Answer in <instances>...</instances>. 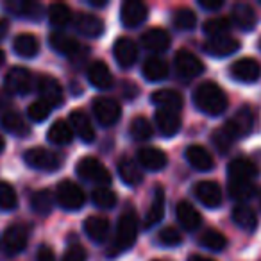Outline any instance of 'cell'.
Instances as JSON below:
<instances>
[{"label":"cell","instance_id":"cell-2","mask_svg":"<svg viewBox=\"0 0 261 261\" xmlns=\"http://www.w3.org/2000/svg\"><path fill=\"white\" fill-rule=\"evenodd\" d=\"M136 236H138V218H136L135 211H125L116 224L115 243L109 250V256H116V254L130 249L133 243L136 242Z\"/></svg>","mask_w":261,"mask_h":261},{"label":"cell","instance_id":"cell-27","mask_svg":"<svg viewBox=\"0 0 261 261\" xmlns=\"http://www.w3.org/2000/svg\"><path fill=\"white\" fill-rule=\"evenodd\" d=\"M75 27L81 34H84L88 38H98L104 33V22L98 16L88 15V13H83V15L77 16Z\"/></svg>","mask_w":261,"mask_h":261},{"label":"cell","instance_id":"cell-43","mask_svg":"<svg viewBox=\"0 0 261 261\" xmlns=\"http://www.w3.org/2000/svg\"><path fill=\"white\" fill-rule=\"evenodd\" d=\"M204 33L213 40V38H222L227 36L229 29H231V22L227 18H211L204 23Z\"/></svg>","mask_w":261,"mask_h":261},{"label":"cell","instance_id":"cell-42","mask_svg":"<svg viewBox=\"0 0 261 261\" xmlns=\"http://www.w3.org/2000/svg\"><path fill=\"white\" fill-rule=\"evenodd\" d=\"M256 188H254L252 181H231L229 179V195L234 200H249L254 195Z\"/></svg>","mask_w":261,"mask_h":261},{"label":"cell","instance_id":"cell-56","mask_svg":"<svg viewBox=\"0 0 261 261\" xmlns=\"http://www.w3.org/2000/svg\"><path fill=\"white\" fill-rule=\"evenodd\" d=\"M4 59H6V54H4V50H2V48H0V65H2V63H4Z\"/></svg>","mask_w":261,"mask_h":261},{"label":"cell","instance_id":"cell-19","mask_svg":"<svg viewBox=\"0 0 261 261\" xmlns=\"http://www.w3.org/2000/svg\"><path fill=\"white\" fill-rule=\"evenodd\" d=\"M154 120H156V127L160 130V135L165 136V138L175 136L179 133V129H181V116L177 113L160 109L154 115Z\"/></svg>","mask_w":261,"mask_h":261},{"label":"cell","instance_id":"cell-13","mask_svg":"<svg viewBox=\"0 0 261 261\" xmlns=\"http://www.w3.org/2000/svg\"><path fill=\"white\" fill-rule=\"evenodd\" d=\"M38 91L41 95V100H45L47 104L54 106H61L63 104V88L59 84L58 79L50 75H41L38 79Z\"/></svg>","mask_w":261,"mask_h":261},{"label":"cell","instance_id":"cell-46","mask_svg":"<svg viewBox=\"0 0 261 261\" xmlns=\"http://www.w3.org/2000/svg\"><path fill=\"white\" fill-rule=\"evenodd\" d=\"M91 199H93V204L97 207H102V210H111L116 204V195L115 192H111L106 186H100V188H95L93 193H91Z\"/></svg>","mask_w":261,"mask_h":261},{"label":"cell","instance_id":"cell-29","mask_svg":"<svg viewBox=\"0 0 261 261\" xmlns=\"http://www.w3.org/2000/svg\"><path fill=\"white\" fill-rule=\"evenodd\" d=\"M163 215H165V190L161 186H158L156 192H154L152 204H150L149 211L145 215V220H143V227L149 229L152 225H156L163 218Z\"/></svg>","mask_w":261,"mask_h":261},{"label":"cell","instance_id":"cell-22","mask_svg":"<svg viewBox=\"0 0 261 261\" xmlns=\"http://www.w3.org/2000/svg\"><path fill=\"white\" fill-rule=\"evenodd\" d=\"M240 48V41L234 40L231 36H222V38H213L204 45V50L207 54L215 56V58H225V56L234 54Z\"/></svg>","mask_w":261,"mask_h":261},{"label":"cell","instance_id":"cell-35","mask_svg":"<svg viewBox=\"0 0 261 261\" xmlns=\"http://www.w3.org/2000/svg\"><path fill=\"white\" fill-rule=\"evenodd\" d=\"M13 47H15V52L18 56H22V58H34V56L40 52V43H38V40L33 36V34H18V36L15 38V43H13Z\"/></svg>","mask_w":261,"mask_h":261},{"label":"cell","instance_id":"cell-40","mask_svg":"<svg viewBox=\"0 0 261 261\" xmlns=\"http://www.w3.org/2000/svg\"><path fill=\"white\" fill-rule=\"evenodd\" d=\"M48 20H50L52 25L56 27H65L72 22V11L66 4L61 2H56L48 8Z\"/></svg>","mask_w":261,"mask_h":261},{"label":"cell","instance_id":"cell-36","mask_svg":"<svg viewBox=\"0 0 261 261\" xmlns=\"http://www.w3.org/2000/svg\"><path fill=\"white\" fill-rule=\"evenodd\" d=\"M2 127H4L8 133H13L16 136H25L29 135V127L23 122L22 115H18L16 111H8L2 115Z\"/></svg>","mask_w":261,"mask_h":261},{"label":"cell","instance_id":"cell-7","mask_svg":"<svg viewBox=\"0 0 261 261\" xmlns=\"http://www.w3.org/2000/svg\"><path fill=\"white\" fill-rule=\"evenodd\" d=\"M25 163L36 170H56L61 167V158L56 152H50L41 147H33L25 152Z\"/></svg>","mask_w":261,"mask_h":261},{"label":"cell","instance_id":"cell-48","mask_svg":"<svg viewBox=\"0 0 261 261\" xmlns=\"http://www.w3.org/2000/svg\"><path fill=\"white\" fill-rule=\"evenodd\" d=\"M50 109H52V106L40 98V100L33 102V104L29 106L27 115H29V118L34 120V122H43V120H47L48 115H50Z\"/></svg>","mask_w":261,"mask_h":261},{"label":"cell","instance_id":"cell-25","mask_svg":"<svg viewBox=\"0 0 261 261\" xmlns=\"http://www.w3.org/2000/svg\"><path fill=\"white\" fill-rule=\"evenodd\" d=\"M152 102L163 111L177 113L182 108V97L175 90H158L152 93Z\"/></svg>","mask_w":261,"mask_h":261},{"label":"cell","instance_id":"cell-21","mask_svg":"<svg viewBox=\"0 0 261 261\" xmlns=\"http://www.w3.org/2000/svg\"><path fill=\"white\" fill-rule=\"evenodd\" d=\"M138 163L147 170H161L167 167V154L156 147H143L138 150Z\"/></svg>","mask_w":261,"mask_h":261},{"label":"cell","instance_id":"cell-60","mask_svg":"<svg viewBox=\"0 0 261 261\" xmlns=\"http://www.w3.org/2000/svg\"><path fill=\"white\" fill-rule=\"evenodd\" d=\"M156 261H160V259H156Z\"/></svg>","mask_w":261,"mask_h":261},{"label":"cell","instance_id":"cell-14","mask_svg":"<svg viewBox=\"0 0 261 261\" xmlns=\"http://www.w3.org/2000/svg\"><path fill=\"white\" fill-rule=\"evenodd\" d=\"M195 197L204 204L206 207H218L222 204V190L215 181H200L193 188Z\"/></svg>","mask_w":261,"mask_h":261},{"label":"cell","instance_id":"cell-39","mask_svg":"<svg viewBox=\"0 0 261 261\" xmlns=\"http://www.w3.org/2000/svg\"><path fill=\"white\" fill-rule=\"evenodd\" d=\"M199 243L202 247H206V249L218 252V250H224L225 249V245H227V238H225V236L222 234L220 231L207 229V231H204L202 234L199 236Z\"/></svg>","mask_w":261,"mask_h":261},{"label":"cell","instance_id":"cell-31","mask_svg":"<svg viewBox=\"0 0 261 261\" xmlns=\"http://www.w3.org/2000/svg\"><path fill=\"white\" fill-rule=\"evenodd\" d=\"M118 175L125 185L129 186H136L143 181V174L142 168L136 161L129 160V158H123L118 163Z\"/></svg>","mask_w":261,"mask_h":261},{"label":"cell","instance_id":"cell-41","mask_svg":"<svg viewBox=\"0 0 261 261\" xmlns=\"http://www.w3.org/2000/svg\"><path fill=\"white\" fill-rule=\"evenodd\" d=\"M129 130H130V136H133L136 142H145L154 133L152 125H150V122L145 116H136V118H133V122H130V125H129Z\"/></svg>","mask_w":261,"mask_h":261},{"label":"cell","instance_id":"cell-16","mask_svg":"<svg viewBox=\"0 0 261 261\" xmlns=\"http://www.w3.org/2000/svg\"><path fill=\"white\" fill-rule=\"evenodd\" d=\"M227 172L231 181H252L259 174L256 163H252L247 158H236V160H232L227 167Z\"/></svg>","mask_w":261,"mask_h":261},{"label":"cell","instance_id":"cell-26","mask_svg":"<svg viewBox=\"0 0 261 261\" xmlns=\"http://www.w3.org/2000/svg\"><path fill=\"white\" fill-rule=\"evenodd\" d=\"M84 231L90 236L93 242L100 243L108 238L109 234V220L100 215H93V217H88L84 222Z\"/></svg>","mask_w":261,"mask_h":261},{"label":"cell","instance_id":"cell-34","mask_svg":"<svg viewBox=\"0 0 261 261\" xmlns=\"http://www.w3.org/2000/svg\"><path fill=\"white\" fill-rule=\"evenodd\" d=\"M232 222H234L240 229H243V231L252 232L254 229L257 227L256 213H254L249 206H243V204H240V206H236L234 210H232Z\"/></svg>","mask_w":261,"mask_h":261},{"label":"cell","instance_id":"cell-53","mask_svg":"<svg viewBox=\"0 0 261 261\" xmlns=\"http://www.w3.org/2000/svg\"><path fill=\"white\" fill-rule=\"evenodd\" d=\"M188 261H215V259H211V257H206V256H200V254H193V256H190Z\"/></svg>","mask_w":261,"mask_h":261},{"label":"cell","instance_id":"cell-10","mask_svg":"<svg viewBox=\"0 0 261 261\" xmlns=\"http://www.w3.org/2000/svg\"><path fill=\"white\" fill-rule=\"evenodd\" d=\"M29 227L25 224H13L4 232V249L8 254H18L27 247Z\"/></svg>","mask_w":261,"mask_h":261},{"label":"cell","instance_id":"cell-57","mask_svg":"<svg viewBox=\"0 0 261 261\" xmlns=\"http://www.w3.org/2000/svg\"><path fill=\"white\" fill-rule=\"evenodd\" d=\"M4 147H6L4 138H2V136H0V152H2V150H4Z\"/></svg>","mask_w":261,"mask_h":261},{"label":"cell","instance_id":"cell-32","mask_svg":"<svg viewBox=\"0 0 261 261\" xmlns=\"http://www.w3.org/2000/svg\"><path fill=\"white\" fill-rule=\"evenodd\" d=\"M47 138H48V142L56 143V145H66V143L72 142L73 130L68 122H65V120H56L50 125V129H48Z\"/></svg>","mask_w":261,"mask_h":261},{"label":"cell","instance_id":"cell-54","mask_svg":"<svg viewBox=\"0 0 261 261\" xmlns=\"http://www.w3.org/2000/svg\"><path fill=\"white\" fill-rule=\"evenodd\" d=\"M6 33H8V22H6V20H0V40L6 36Z\"/></svg>","mask_w":261,"mask_h":261},{"label":"cell","instance_id":"cell-59","mask_svg":"<svg viewBox=\"0 0 261 261\" xmlns=\"http://www.w3.org/2000/svg\"><path fill=\"white\" fill-rule=\"evenodd\" d=\"M259 47H261V41H259Z\"/></svg>","mask_w":261,"mask_h":261},{"label":"cell","instance_id":"cell-50","mask_svg":"<svg viewBox=\"0 0 261 261\" xmlns=\"http://www.w3.org/2000/svg\"><path fill=\"white\" fill-rule=\"evenodd\" d=\"M88 254L84 250V247L81 245H72L63 256V261H86Z\"/></svg>","mask_w":261,"mask_h":261},{"label":"cell","instance_id":"cell-55","mask_svg":"<svg viewBox=\"0 0 261 261\" xmlns=\"http://www.w3.org/2000/svg\"><path fill=\"white\" fill-rule=\"evenodd\" d=\"M90 4L95 8H104V6H108V0H90Z\"/></svg>","mask_w":261,"mask_h":261},{"label":"cell","instance_id":"cell-15","mask_svg":"<svg viewBox=\"0 0 261 261\" xmlns=\"http://www.w3.org/2000/svg\"><path fill=\"white\" fill-rule=\"evenodd\" d=\"M115 59L122 68H129L138 59V47L130 38H118L115 43Z\"/></svg>","mask_w":261,"mask_h":261},{"label":"cell","instance_id":"cell-5","mask_svg":"<svg viewBox=\"0 0 261 261\" xmlns=\"http://www.w3.org/2000/svg\"><path fill=\"white\" fill-rule=\"evenodd\" d=\"M224 127L229 130V135H231L234 140L250 135V133H252V127H254L252 109H250L249 106H243V108H240L238 111L234 113V116H232V118H229L227 122L224 123Z\"/></svg>","mask_w":261,"mask_h":261},{"label":"cell","instance_id":"cell-52","mask_svg":"<svg viewBox=\"0 0 261 261\" xmlns=\"http://www.w3.org/2000/svg\"><path fill=\"white\" fill-rule=\"evenodd\" d=\"M38 261H56V256L52 252L50 247L43 245L40 250H38Z\"/></svg>","mask_w":261,"mask_h":261},{"label":"cell","instance_id":"cell-23","mask_svg":"<svg viewBox=\"0 0 261 261\" xmlns=\"http://www.w3.org/2000/svg\"><path fill=\"white\" fill-rule=\"evenodd\" d=\"M88 81L98 90H108L113 84V75L104 61H95L88 68Z\"/></svg>","mask_w":261,"mask_h":261},{"label":"cell","instance_id":"cell-51","mask_svg":"<svg viewBox=\"0 0 261 261\" xmlns=\"http://www.w3.org/2000/svg\"><path fill=\"white\" fill-rule=\"evenodd\" d=\"M199 6L207 11H217L224 6V0H199Z\"/></svg>","mask_w":261,"mask_h":261},{"label":"cell","instance_id":"cell-9","mask_svg":"<svg viewBox=\"0 0 261 261\" xmlns=\"http://www.w3.org/2000/svg\"><path fill=\"white\" fill-rule=\"evenodd\" d=\"M6 90L15 95H25L33 88V73L23 66H15L6 73Z\"/></svg>","mask_w":261,"mask_h":261},{"label":"cell","instance_id":"cell-33","mask_svg":"<svg viewBox=\"0 0 261 261\" xmlns=\"http://www.w3.org/2000/svg\"><path fill=\"white\" fill-rule=\"evenodd\" d=\"M143 75L147 81L160 83L168 77V65L161 58H149L143 63Z\"/></svg>","mask_w":261,"mask_h":261},{"label":"cell","instance_id":"cell-18","mask_svg":"<svg viewBox=\"0 0 261 261\" xmlns=\"http://www.w3.org/2000/svg\"><path fill=\"white\" fill-rule=\"evenodd\" d=\"M142 45L150 52H165L170 47V34L165 29L152 27L142 34Z\"/></svg>","mask_w":261,"mask_h":261},{"label":"cell","instance_id":"cell-20","mask_svg":"<svg viewBox=\"0 0 261 261\" xmlns=\"http://www.w3.org/2000/svg\"><path fill=\"white\" fill-rule=\"evenodd\" d=\"M175 215H177V220L181 222V225L186 231H195L199 229V225L202 224V217L197 211V207L193 206L188 200H181L175 207Z\"/></svg>","mask_w":261,"mask_h":261},{"label":"cell","instance_id":"cell-38","mask_svg":"<svg viewBox=\"0 0 261 261\" xmlns=\"http://www.w3.org/2000/svg\"><path fill=\"white\" fill-rule=\"evenodd\" d=\"M31 207L36 211L38 215H48L54 207V197L48 190H40L34 192L31 197Z\"/></svg>","mask_w":261,"mask_h":261},{"label":"cell","instance_id":"cell-37","mask_svg":"<svg viewBox=\"0 0 261 261\" xmlns=\"http://www.w3.org/2000/svg\"><path fill=\"white\" fill-rule=\"evenodd\" d=\"M6 9H9L11 13L18 16H27V18H38V15L41 13V6L31 0H16V2H8Z\"/></svg>","mask_w":261,"mask_h":261},{"label":"cell","instance_id":"cell-12","mask_svg":"<svg viewBox=\"0 0 261 261\" xmlns=\"http://www.w3.org/2000/svg\"><path fill=\"white\" fill-rule=\"evenodd\" d=\"M231 75L240 83H256L261 75V66L256 59L242 58L231 65Z\"/></svg>","mask_w":261,"mask_h":261},{"label":"cell","instance_id":"cell-49","mask_svg":"<svg viewBox=\"0 0 261 261\" xmlns=\"http://www.w3.org/2000/svg\"><path fill=\"white\" fill-rule=\"evenodd\" d=\"M158 240H160V243L165 247H175L182 242V234L179 232V229L168 225V227L161 229L160 234H158Z\"/></svg>","mask_w":261,"mask_h":261},{"label":"cell","instance_id":"cell-17","mask_svg":"<svg viewBox=\"0 0 261 261\" xmlns=\"http://www.w3.org/2000/svg\"><path fill=\"white\" fill-rule=\"evenodd\" d=\"M70 127H72V130L84 143H91L95 140V129L86 113L79 111V109L72 111V115H70Z\"/></svg>","mask_w":261,"mask_h":261},{"label":"cell","instance_id":"cell-24","mask_svg":"<svg viewBox=\"0 0 261 261\" xmlns=\"http://www.w3.org/2000/svg\"><path fill=\"white\" fill-rule=\"evenodd\" d=\"M186 160H188V163L193 168H197L200 172H207L215 167V161L211 158V154L200 145H190L186 149Z\"/></svg>","mask_w":261,"mask_h":261},{"label":"cell","instance_id":"cell-3","mask_svg":"<svg viewBox=\"0 0 261 261\" xmlns=\"http://www.w3.org/2000/svg\"><path fill=\"white\" fill-rule=\"evenodd\" d=\"M77 174L86 181H91L98 186H108L111 182V174L104 167L102 161H98L93 156H86L83 160H79L77 163Z\"/></svg>","mask_w":261,"mask_h":261},{"label":"cell","instance_id":"cell-6","mask_svg":"<svg viewBox=\"0 0 261 261\" xmlns=\"http://www.w3.org/2000/svg\"><path fill=\"white\" fill-rule=\"evenodd\" d=\"M93 115L97 122L104 127L116 123L122 116V108L116 100L109 97H97L93 100Z\"/></svg>","mask_w":261,"mask_h":261},{"label":"cell","instance_id":"cell-45","mask_svg":"<svg viewBox=\"0 0 261 261\" xmlns=\"http://www.w3.org/2000/svg\"><path fill=\"white\" fill-rule=\"evenodd\" d=\"M18 204V195H16L15 188L9 182L0 181V210L11 211Z\"/></svg>","mask_w":261,"mask_h":261},{"label":"cell","instance_id":"cell-1","mask_svg":"<svg viewBox=\"0 0 261 261\" xmlns=\"http://www.w3.org/2000/svg\"><path fill=\"white\" fill-rule=\"evenodd\" d=\"M193 100L195 106L202 113L210 116H218L227 109V95L224 93L220 86L213 81H206V83L199 84L197 90L193 91Z\"/></svg>","mask_w":261,"mask_h":261},{"label":"cell","instance_id":"cell-58","mask_svg":"<svg viewBox=\"0 0 261 261\" xmlns=\"http://www.w3.org/2000/svg\"><path fill=\"white\" fill-rule=\"evenodd\" d=\"M4 106H6L4 98H0V111H2V109H4Z\"/></svg>","mask_w":261,"mask_h":261},{"label":"cell","instance_id":"cell-8","mask_svg":"<svg viewBox=\"0 0 261 261\" xmlns=\"http://www.w3.org/2000/svg\"><path fill=\"white\" fill-rule=\"evenodd\" d=\"M147 15H149V8L142 0H127L122 4V9H120V20L129 29L142 25L147 20Z\"/></svg>","mask_w":261,"mask_h":261},{"label":"cell","instance_id":"cell-47","mask_svg":"<svg viewBox=\"0 0 261 261\" xmlns=\"http://www.w3.org/2000/svg\"><path fill=\"white\" fill-rule=\"evenodd\" d=\"M211 142L215 143V147H217L220 152H227V150L231 149L234 138H232V136L229 135V130L222 125V127H218V129L215 130L213 135H211Z\"/></svg>","mask_w":261,"mask_h":261},{"label":"cell","instance_id":"cell-4","mask_svg":"<svg viewBox=\"0 0 261 261\" xmlns=\"http://www.w3.org/2000/svg\"><path fill=\"white\" fill-rule=\"evenodd\" d=\"M56 200L63 210L68 211H77L84 206V192L81 186H77L72 181H61L58 186V192H56Z\"/></svg>","mask_w":261,"mask_h":261},{"label":"cell","instance_id":"cell-28","mask_svg":"<svg viewBox=\"0 0 261 261\" xmlns=\"http://www.w3.org/2000/svg\"><path fill=\"white\" fill-rule=\"evenodd\" d=\"M48 41H50V47L54 48L56 52H59V54H63V56H68V58L70 56H75L77 52L81 50L79 41L65 33H52Z\"/></svg>","mask_w":261,"mask_h":261},{"label":"cell","instance_id":"cell-11","mask_svg":"<svg viewBox=\"0 0 261 261\" xmlns=\"http://www.w3.org/2000/svg\"><path fill=\"white\" fill-rule=\"evenodd\" d=\"M175 70L185 79L199 77L204 72V63L190 50H179L175 54Z\"/></svg>","mask_w":261,"mask_h":261},{"label":"cell","instance_id":"cell-44","mask_svg":"<svg viewBox=\"0 0 261 261\" xmlns=\"http://www.w3.org/2000/svg\"><path fill=\"white\" fill-rule=\"evenodd\" d=\"M172 22H174L175 29L192 31L193 27H195V23H197V16H195V13H193L192 9L181 8V9H177V11L174 13V18H172Z\"/></svg>","mask_w":261,"mask_h":261},{"label":"cell","instance_id":"cell-30","mask_svg":"<svg viewBox=\"0 0 261 261\" xmlns=\"http://www.w3.org/2000/svg\"><path fill=\"white\" fill-rule=\"evenodd\" d=\"M232 22L242 31L254 29V25H256V22H257L256 11H254L249 4H243V2L234 4L232 6Z\"/></svg>","mask_w":261,"mask_h":261}]
</instances>
